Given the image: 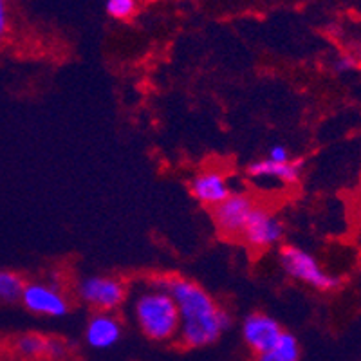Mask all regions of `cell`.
I'll return each instance as SVG.
<instances>
[{"label":"cell","instance_id":"6da1fadb","mask_svg":"<svg viewBox=\"0 0 361 361\" xmlns=\"http://www.w3.org/2000/svg\"><path fill=\"white\" fill-rule=\"evenodd\" d=\"M179 311L177 341L186 349H204L217 343L233 327V316L217 304L201 283L179 275L157 276Z\"/></svg>","mask_w":361,"mask_h":361},{"label":"cell","instance_id":"7a4b0ae2","mask_svg":"<svg viewBox=\"0 0 361 361\" xmlns=\"http://www.w3.org/2000/svg\"><path fill=\"white\" fill-rule=\"evenodd\" d=\"M128 311L132 322L147 340L172 343L179 334V311L157 276L135 283L128 293Z\"/></svg>","mask_w":361,"mask_h":361},{"label":"cell","instance_id":"3957f363","mask_svg":"<svg viewBox=\"0 0 361 361\" xmlns=\"http://www.w3.org/2000/svg\"><path fill=\"white\" fill-rule=\"evenodd\" d=\"M279 262L289 279L304 283L314 291L329 293L341 286L340 279L329 273L311 251L296 244H282L279 247Z\"/></svg>","mask_w":361,"mask_h":361},{"label":"cell","instance_id":"277c9868","mask_svg":"<svg viewBox=\"0 0 361 361\" xmlns=\"http://www.w3.org/2000/svg\"><path fill=\"white\" fill-rule=\"evenodd\" d=\"M130 288L121 276L103 275H85L74 283V295L80 304L94 312H118L127 304Z\"/></svg>","mask_w":361,"mask_h":361},{"label":"cell","instance_id":"5b68a950","mask_svg":"<svg viewBox=\"0 0 361 361\" xmlns=\"http://www.w3.org/2000/svg\"><path fill=\"white\" fill-rule=\"evenodd\" d=\"M20 304L27 312L40 318H66L71 312V296L60 283L53 280H31L25 282Z\"/></svg>","mask_w":361,"mask_h":361},{"label":"cell","instance_id":"8992f818","mask_svg":"<svg viewBox=\"0 0 361 361\" xmlns=\"http://www.w3.org/2000/svg\"><path fill=\"white\" fill-rule=\"evenodd\" d=\"M286 237L282 217L267 206L257 204L244 226L240 240L253 251H269L280 247Z\"/></svg>","mask_w":361,"mask_h":361},{"label":"cell","instance_id":"52a82bcc","mask_svg":"<svg viewBox=\"0 0 361 361\" xmlns=\"http://www.w3.org/2000/svg\"><path fill=\"white\" fill-rule=\"evenodd\" d=\"M257 201L250 193L235 190L230 197L212 208V219L219 235L224 238H240Z\"/></svg>","mask_w":361,"mask_h":361},{"label":"cell","instance_id":"ba28073f","mask_svg":"<svg viewBox=\"0 0 361 361\" xmlns=\"http://www.w3.org/2000/svg\"><path fill=\"white\" fill-rule=\"evenodd\" d=\"M282 334V324L267 312H250L240 324V336H243L244 345L255 356L271 349Z\"/></svg>","mask_w":361,"mask_h":361},{"label":"cell","instance_id":"9c48e42d","mask_svg":"<svg viewBox=\"0 0 361 361\" xmlns=\"http://www.w3.org/2000/svg\"><path fill=\"white\" fill-rule=\"evenodd\" d=\"M190 193L199 204L215 208L235 192L230 176L221 169H202L190 179Z\"/></svg>","mask_w":361,"mask_h":361},{"label":"cell","instance_id":"30bf717a","mask_svg":"<svg viewBox=\"0 0 361 361\" xmlns=\"http://www.w3.org/2000/svg\"><path fill=\"white\" fill-rule=\"evenodd\" d=\"M305 172V159L302 157H293L286 163H276L267 157L251 161L246 166V177L255 183H264V180H275L276 185L293 186L296 185Z\"/></svg>","mask_w":361,"mask_h":361},{"label":"cell","instance_id":"8fae6325","mask_svg":"<svg viewBox=\"0 0 361 361\" xmlns=\"http://www.w3.org/2000/svg\"><path fill=\"white\" fill-rule=\"evenodd\" d=\"M123 322L116 312H92L83 329L87 347L94 350H109L123 338Z\"/></svg>","mask_w":361,"mask_h":361},{"label":"cell","instance_id":"7c38bea8","mask_svg":"<svg viewBox=\"0 0 361 361\" xmlns=\"http://www.w3.org/2000/svg\"><path fill=\"white\" fill-rule=\"evenodd\" d=\"M15 350L29 361H60L67 356L66 341L38 333H25L15 340Z\"/></svg>","mask_w":361,"mask_h":361},{"label":"cell","instance_id":"4fadbf2b","mask_svg":"<svg viewBox=\"0 0 361 361\" xmlns=\"http://www.w3.org/2000/svg\"><path fill=\"white\" fill-rule=\"evenodd\" d=\"M255 361H302V347L298 338L283 331L280 340L266 353L259 354Z\"/></svg>","mask_w":361,"mask_h":361},{"label":"cell","instance_id":"5bb4252c","mask_svg":"<svg viewBox=\"0 0 361 361\" xmlns=\"http://www.w3.org/2000/svg\"><path fill=\"white\" fill-rule=\"evenodd\" d=\"M25 279L13 269H0V305L20 304Z\"/></svg>","mask_w":361,"mask_h":361},{"label":"cell","instance_id":"9a60e30c","mask_svg":"<svg viewBox=\"0 0 361 361\" xmlns=\"http://www.w3.org/2000/svg\"><path fill=\"white\" fill-rule=\"evenodd\" d=\"M137 2L135 0H105V11L114 20H128L134 17Z\"/></svg>","mask_w":361,"mask_h":361},{"label":"cell","instance_id":"2e32d148","mask_svg":"<svg viewBox=\"0 0 361 361\" xmlns=\"http://www.w3.org/2000/svg\"><path fill=\"white\" fill-rule=\"evenodd\" d=\"M9 31H11V13L8 8V0H0V45L9 37Z\"/></svg>","mask_w":361,"mask_h":361},{"label":"cell","instance_id":"e0dca14e","mask_svg":"<svg viewBox=\"0 0 361 361\" xmlns=\"http://www.w3.org/2000/svg\"><path fill=\"white\" fill-rule=\"evenodd\" d=\"M266 157L271 161H276V163H286V161L293 159L291 152H289V148L282 143L271 145V147L267 148Z\"/></svg>","mask_w":361,"mask_h":361},{"label":"cell","instance_id":"ac0fdd59","mask_svg":"<svg viewBox=\"0 0 361 361\" xmlns=\"http://www.w3.org/2000/svg\"><path fill=\"white\" fill-rule=\"evenodd\" d=\"M354 69H356V62H354V58L350 56H340L336 62H334V71L340 74L350 73V71Z\"/></svg>","mask_w":361,"mask_h":361}]
</instances>
